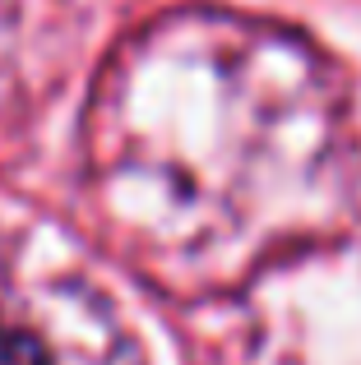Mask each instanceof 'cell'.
I'll list each match as a JSON object with an SVG mask.
<instances>
[{"label":"cell","instance_id":"obj_1","mask_svg":"<svg viewBox=\"0 0 361 365\" xmlns=\"http://www.w3.org/2000/svg\"><path fill=\"white\" fill-rule=\"evenodd\" d=\"M0 365H51V361H46V347L33 333L0 324Z\"/></svg>","mask_w":361,"mask_h":365}]
</instances>
